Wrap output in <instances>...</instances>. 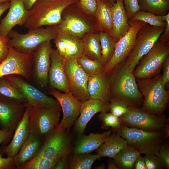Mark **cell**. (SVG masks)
<instances>
[{
	"label": "cell",
	"instance_id": "obj_1",
	"mask_svg": "<svg viewBox=\"0 0 169 169\" xmlns=\"http://www.w3.org/2000/svg\"><path fill=\"white\" fill-rule=\"evenodd\" d=\"M136 79L125 60L119 64L110 73V101L117 100L129 106L139 108L143 99Z\"/></svg>",
	"mask_w": 169,
	"mask_h": 169
},
{
	"label": "cell",
	"instance_id": "obj_2",
	"mask_svg": "<svg viewBox=\"0 0 169 169\" xmlns=\"http://www.w3.org/2000/svg\"><path fill=\"white\" fill-rule=\"evenodd\" d=\"M79 0H38L28 11L24 26L29 29L44 25L55 26L60 23L64 10Z\"/></svg>",
	"mask_w": 169,
	"mask_h": 169
},
{
	"label": "cell",
	"instance_id": "obj_3",
	"mask_svg": "<svg viewBox=\"0 0 169 169\" xmlns=\"http://www.w3.org/2000/svg\"><path fill=\"white\" fill-rule=\"evenodd\" d=\"M136 81L143 99L141 109L152 114L162 115L168 105L169 91L162 83V74L150 78L137 79Z\"/></svg>",
	"mask_w": 169,
	"mask_h": 169
},
{
	"label": "cell",
	"instance_id": "obj_4",
	"mask_svg": "<svg viewBox=\"0 0 169 169\" xmlns=\"http://www.w3.org/2000/svg\"><path fill=\"white\" fill-rule=\"evenodd\" d=\"M116 130L117 134L127 141L128 145L145 155L157 156L165 137L164 132L161 131H149L125 125H121Z\"/></svg>",
	"mask_w": 169,
	"mask_h": 169
},
{
	"label": "cell",
	"instance_id": "obj_5",
	"mask_svg": "<svg viewBox=\"0 0 169 169\" xmlns=\"http://www.w3.org/2000/svg\"><path fill=\"white\" fill-rule=\"evenodd\" d=\"M57 34L54 26L32 28L25 34L12 30L7 36L9 38L8 45L21 53L33 52L42 43L54 39Z\"/></svg>",
	"mask_w": 169,
	"mask_h": 169
},
{
	"label": "cell",
	"instance_id": "obj_6",
	"mask_svg": "<svg viewBox=\"0 0 169 169\" xmlns=\"http://www.w3.org/2000/svg\"><path fill=\"white\" fill-rule=\"evenodd\" d=\"M169 56V41L159 39L152 47L140 59L133 72L137 79L152 78L161 71L163 64Z\"/></svg>",
	"mask_w": 169,
	"mask_h": 169
},
{
	"label": "cell",
	"instance_id": "obj_7",
	"mask_svg": "<svg viewBox=\"0 0 169 169\" xmlns=\"http://www.w3.org/2000/svg\"><path fill=\"white\" fill-rule=\"evenodd\" d=\"M165 29V27L146 24L139 30L134 46L125 59L131 72L141 58L152 47Z\"/></svg>",
	"mask_w": 169,
	"mask_h": 169
},
{
	"label": "cell",
	"instance_id": "obj_8",
	"mask_svg": "<svg viewBox=\"0 0 169 169\" xmlns=\"http://www.w3.org/2000/svg\"><path fill=\"white\" fill-rule=\"evenodd\" d=\"M60 23L54 26L58 33H66L82 38L87 33L96 32L94 24L79 9L76 3L68 6L64 10Z\"/></svg>",
	"mask_w": 169,
	"mask_h": 169
},
{
	"label": "cell",
	"instance_id": "obj_9",
	"mask_svg": "<svg viewBox=\"0 0 169 169\" xmlns=\"http://www.w3.org/2000/svg\"><path fill=\"white\" fill-rule=\"evenodd\" d=\"M61 107L32 106L29 119L30 133L42 136L55 130L59 124Z\"/></svg>",
	"mask_w": 169,
	"mask_h": 169
},
{
	"label": "cell",
	"instance_id": "obj_10",
	"mask_svg": "<svg viewBox=\"0 0 169 169\" xmlns=\"http://www.w3.org/2000/svg\"><path fill=\"white\" fill-rule=\"evenodd\" d=\"M66 130L56 129L43 136L42 145L34 157L58 161L62 156L69 155L70 140Z\"/></svg>",
	"mask_w": 169,
	"mask_h": 169
},
{
	"label": "cell",
	"instance_id": "obj_11",
	"mask_svg": "<svg viewBox=\"0 0 169 169\" xmlns=\"http://www.w3.org/2000/svg\"><path fill=\"white\" fill-rule=\"evenodd\" d=\"M120 118L121 123L125 125L149 131L163 130L167 121L163 114L153 115L139 108L131 106H129L127 112Z\"/></svg>",
	"mask_w": 169,
	"mask_h": 169
},
{
	"label": "cell",
	"instance_id": "obj_12",
	"mask_svg": "<svg viewBox=\"0 0 169 169\" xmlns=\"http://www.w3.org/2000/svg\"><path fill=\"white\" fill-rule=\"evenodd\" d=\"M129 30L115 43L114 54L105 65L104 72L110 74L114 69L122 61L126 59L135 44L137 33L139 30L146 24L139 20L130 21Z\"/></svg>",
	"mask_w": 169,
	"mask_h": 169
},
{
	"label": "cell",
	"instance_id": "obj_13",
	"mask_svg": "<svg viewBox=\"0 0 169 169\" xmlns=\"http://www.w3.org/2000/svg\"><path fill=\"white\" fill-rule=\"evenodd\" d=\"M9 51L6 58L0 64V77L18 74L28 81L32 80V59L33 52L23 53L8 45Z\"/></svg>",
	"mask_w": 169,
	"mask_h": 169
},
{
	"label": "cell",
	"instance_id": "obj_14",
	"mask_svg": "<svg viewBox=\"0 0 169 169\" xmlns=\"http://www.w3.org/2000/svg\"><path fill=\"white\" fill-rule=\"evenodd\" d=\"M24 96L27 106H36L46 108L60 106L58 101L49 97L39 90L32 85L23 76L18 74H10L5 76Z\"/></svg>",
	"mask_w": 169,
	"mask_h": 169
},
{
	"label": "cell",
	"instance_id": "obj_15",
	"mask_svg": "<svg viewBox=\"0 0 169 169\" xmlns=\"http://www.w3.org/2000/svg\"><path fill=\"white\" fill-rule=\"evenodd\" d=\"M52 49L50 41H46L40 44L33 54L32 80L39 88H45L48 84Z\"/></svg>",
	"mask_w": 169,
	"mask_h": 169
},
{
	"label": "cell",
	"instance_id": "obj_16",
	"mask_svg": "<svg viewBox=\"0 0 169 169\" xmlns=\"http://www.w3.org/2000/svg\"><path fill=\"white\" fill-rule=\"evenodd\" d=\"M64 68L73 95L82 102L90 99L87 90L89 76L78 64L76 59H65Z\"/></svg>",
	"mask_w": 169,
	"mask_h": 169
},
{
	"label": "cell",
	"instance_id": "obj_17",
	"mask_svg": "<svg viewBox=\"0 0 169 169\" xmlns=\"http://www.w3.org/2000/svg\"><path fill=\"white\" fill-rule=\"evenodd\" d=\"M24 104L0 95V128L13 133L22 120L25 111Z\"/></svg>",
	"mask_w": 169,
	"mask_h": 169
},
{
	"label": "cell",
	"instance_id": "obj_18",
	"mask_svg": "<svg viewBox=\"0 0 169 169\" xmlns=\"http://www.w3.org/2000/svg\"><path fill=\"white\" fill-rule=\"evenodd\" d=\"M49 93L58 101L63 112V118L56 129L64 130L70 128L80 114L82 102L75 98L71 92L62 93L51 88Z\"/></svg>",
	"mask_w": 169,
	"mask_h": 169
},
{
	"label": "cell",
	"instance_id": "obj_19",
	"mask_svg": "<svg viewBox=\"0 0 169 169\" xmlns=\"http://www.w3.org/2000/svg\"><path fill=\"white\" fill-rule=\"evenodd\" d=\"M50 59V65L48 75L50 87L64 93L70 92L64 68L65 59L57 49L52 48Z\"/></svg>",
	"mask_w": 169,
	"mask_h": 169
},
{
	"label": "cell",
	"instance_id": "obj_20",
	"mask_svg": "<svg viewBox=\"0 0 169 169\" xmlns=\"http://www.w3.org/2000/svg\"><path fill=\"white\" fill-rule=\"evenodd\" d=\"M32 106H27L23 117L18 125L10 142L7 145H2L0 152L7 157H14L18 152L21 147L30 134L29 119Z\"/></svg>",
	"mask_w": 169,
	"mask_h": 169
},
{
	"label": "cell",
	"instance_id": "obj_21",
	"mask_svg": "<svg viewBox=\"0 0 169 169\" xmlns=\"http://www.w3.org/2000/svg\"><path fill=\"white\" fill-rule=\"evenodd\" d=\"M9 10L1 21L0 35L7 37L16 25H24L28 17V11L25 8L23 0H10Z\"/></svg>",
	"mask_w": 169,
	"mask_h": 169
},
{
	"label": "cell",
	"instance_id": "obj_22",
	"mask_svg": "<svg viewBox=\"0 0 169 169\" xmlns=\"http://www.w3.org/2000/svg\"><path fill=\"white\" fill-rule=\"evenodd\" d=\"M54 40L56 49L65 59H77L83 55L81 38L70 34L58 33Z\"/></svg>",
	"mask_w": 169,
	"mask_h": 169
},
{
	"label": "cell",
	"instance_id": "obj_23",
	"mask_svg": "<svg viewBox=\"0 0 169 169\" xmlns=\"http://www.w3.org/2000/svg\"><path fill=\"white\" fill-rule=\"evenodd\" d=\"M109 103L91 99L83 102L80 116L76 120L74 126L76 133L78 135L83 134L87 124L96 114L109 110Z\"/></svg>",
	"mask_w": 169,
	"mask_h": 169
},
{
	"label": "cell",
	"instance_id": "obj_24",
	"mask_svg": "<svg viewBox=\"0 0 169 169\" xmlns=\"http://www.w3.org/2000/svg\"><path fill=\"white\" fill-rule=\"evenodd\" d=\"M110 74L103 72L89 77L87 90L90 99L110 102Z\"/></svg>",
	"mask_w": 169,
	"mask_h": 169
},
{
	"label": "cell",
	"instance_id": "obj_25",
	"mask_svg": "<svg viewBox=\"0 0 169 169\" xmlns=\"http://www.w3.org/2000/svg\"><path fill=\"white\" fill-rule=\"evenodd\" d=\"M112 36L116 42L129 29L130 25L123 0H116L112 3Z\"/></svg>",
	"mask_w": 169,
	"mask_h": 169
},
{
	"label": "cell",
	"instance_id": "obj_26",
	"mask_svg": "<svg viewBox=\"0 0 169 169\" xmlns=\"http://www.w3.org/2000/svg\"><path fill=\"white\" fill-rule=\"evenodd\" d=\"M44 137L30 133L17 155L13 157L17 169L33 158L42 145Z\"/></svg>",
	"mask_w": 169,
	"mask_h": 169
},
{
	"label": "cell",
	"instance_id": "obj_27",
	"mask_svg": "<svg viewBox=\"0 0 169 169\" xmlns=\"http://www.w3.org/2000/svg\"><path fill=\"white\" fill-rule=\"evenodd\" d=\"M111 131L101 133H91L88 135H79L73 149L74 154L88 153L97 150L108 139Z\"/></svg>",
	"mask_w": 169,
	"mask_h": 169
},
{
	"label": "cell",
	"instance_id": "obj_28",
	"mask_svg": "<svg viewBox=\"0 0 169 169\" xmlns=\"http://www.w3.org/2000/svg\"><path fill=\"white\" fill-rule=\"evenodd\" d=\"M112 4L97 0L96 9L94 15V28L96 31L106 32L112 36Z\"/></svg>",
	"mask_w": 169,
	"mask_h": 169
},
{
	"label": "cell",
	"instance_id": "obj_29",
	"mask_svg": "<svg viewBox=\"0 0 169 169\" xmlns=\"http://www.w3.org/2000/svg\"><path fill=\"white\" fill-rule=\"evenodd\" d=\"M128 145L127 141L116 133L110 135L103 144L97 149L101 157L114 159L117 154Z\"/></svg>",
	"mask_w": 169,
	"mask_h": 169
},
{
	"label": "cell",
	"instance_id": "obj_30",
	"mask_svg": "<svg viewBox=\"0 0 169 169\" xmlns=\"http://www.w3.org/2000/svg\"><path fill=\"white\" fill-rule=\"evenodd\" d=\"M83 55L92 60H100L101 49L99 33L91 32L86 33L81 38Z\"/></svg>",
	"mask_w": 169,
	"mask_h": 169
},
{
	"label": "cell",
	"instance_id": "obj_31",
	"mask_svg": "<svg viewBox=\"0 0 169 169\" xmlns=\"http://www.w3.org/2000/svg\"><path fill=\"white\" fill-rule=\"evenodd\" d=\"M141 154L137 150L128 145L117 154L114 161L119 169H132Z\"/></svg>",
	"mask_w": 169,
	"mask_h": 169
},
{
	"label": "cell",
	"instance_id": "obj_32",
	"mask_svg": "<svg viewBox=\"0 0 169 169\" xmlns=\"http://www.w3.org/2000/svg\"><path fill=\"white\" fill-rule=\"evenodd\" d=\"M140 10L161 16L169 10V0H138Z\"/></svg>",
	"mask_w": 169,
	"mask_h": 169
},
{
	"label": "cell",
	"instance_id": "obj_33",
	"mask_svg": "<svg viewBox=\"0 0 169 169\" xmlns=\"http://www.w3.org/2000/svg\"><path fill=\"white\" fill-rule=\"evenodd\" d=\"M99 35L101 49L100 61L105 66L114 54L115 42L112 36L107 33L100 32Z\"/></svg>",
	"mask_w": 169,
	"mask_h": 169
},
{
	"label": "cell",
	"instance_id": "obj_34",
	"mask_svg": "<svg viewBox=\"0 0 169 169\" xmlns=\"http://www.w3.org/2000/svg\"><path fill=\"white\" fill-rule=\"evenodd\" d=\"M101 157L97 153L74 154L70 159L68 167L71 169H90L94 162Z\"/></svg>",
	"mask_w": 169,
	"mask_h": 169
},
{
	"label": "cell",
	"instance_id": "obj_35",
	"mask_svg": "<svg viewBox=\"0 0 169 169\" xmlns=\"http://www.w3.org/2000/svg\"><path fill=\"white\" fill-rule=\"evenodd\" d=\"M76 60L78 64L89 76L104 72L105 65L100 60H92L84 55Z\"/></svg>",
	"mask_w": 169,
	"mask_h": 169
},
{
	"label": "cell",
	"instance_id": "obj_36",
	"mask_svg": "<svg viewBox=\"0 0 169 169\" xmlns=\"http://www.w3.org/2000/svg\"><path fill=\"white\" fill-rule=\"evenodd\" d=\"M0 95L17 100L24 104L27 102L22 93L5 76L0 77Z\"/></svg>",
	"mask_w": 169,
	"mask_h": 169
},
{
	"label": "cell",
	"instance_id": "obj_37",
	"mask_svg": "<svg viewBox=\"0 0 169 169\" xmlns=\"http://www.w3.org/2000/svg\"><path fill=\"white\" fill-rule=\"evenodd\" d=\"M139 20L144 22L150 25L165 27L166 23L163 21L161 16L152 13L140 10L129 21Z\"/></svg>",
	"mask_w": 169,
	"mask_h": 169
},
{
	"label": "cell",
	"instance_id": "obj_38",
	"mask_svg": "<svg viewBox=\"0 0 169 169\" xmlns=\"http://www.w3.org/2000/svg\"><path fill=\"white\" fill-rule=\"evenodd\" d=\"M57 161L42 157H34L18 169H52Z\"/></svg>",
	"mask_w": 169,
	"mask_h": 169
},
{
	"label": "cell",
	"instance_id": "obj_39",
	"mask_svg": "<svg viewBox=\"0 0 169 169\" xmlns=\"http://www.w3.org/2000/svg\"><path fill=\"white\" fill-rule=\"evenodd\" d=\"M98 118L102 123L101 128L102 129H107L111 127L116 130L121 126V122L120 117L115 116L111 112H101Z\"/></svg>",
	"mask_w": 169,
	"mask_h": 169
},
{
	"label": "cell",
	"instance_id": "obj_40",
	"mask_svg": "<svg viewBox=\"0 0 169 169\" xmlns=\"http://www.w3.org/2000/svg\"><path fill=\"white\" fill-rule=\"evenodd\" d=\"M76 4L85 15L90 18H94L97 8V0H79Z\"/></svg>",
	"mask_w": 169,
	"mask_h": 169
},
{
	"label": "cell",
	"instance_id": "obj_41",
	"mask_svg": "<svg viewBox=\"0 0 169 169\" xmlns=\"http://www.w3.org/2000/svg\"><path fill=\"white\" fill-rule=\"evenodd\" d=\"M128 107L126 104L115 100H110L109 105L110 112L119 117H120L127 112Z\"/></svg>",
	"mask_w": 169,
	"mask_h": 169
},
{
	"label": "cell",
	"instance_id": "obj_42",
	"mask_svg": "<svg viewBox=\"0 0 169 169\" xmlns=\"http://www.w3.org/2000/svg\"><path fill=\"white\" fill-rule=\"evenodd\" d=\"M144 158L147 169H161L165 167L159 158L155 155H145Z\"/></svg>",
	"mask_w": 169,
	"mask_h": 169
},
{
	"label": "cell",
	"instance_id": "obj_43",
	"mask_svg": "<svg viewBox=\"0 0 169 169\" xmlns=\"http://www.w3.org/2000/svg\"><path fill=\"white\" fill-rule=\"evenodd\" d=\"M125 9L129 20L140 10L138 0H123Z\"/></svg>",
	"mask_w": 169,
	"mask_h": 169
},
{
	"label": "cell",
	"instance_id": "obj_44",
	"mask_svg": "<svg viewBox=\"0 0 169 169\" xmlns=\"http://www.w3.org/2000/svg\"><path fill=\"white\" fill-rule=\"evenodd\" d=\"M8 37L0 35V64L7 57L9 51Z\"/></svg>",
	"mask_w": 169,
	"mask_h": 169
},
{
	"label": "cell",
	"instance_id": "obj_45",
	"mask_svg": "<svg viewBox=\"0 0 169 169\" xmlns=\"http://www.w3.org/2000/svg\"><path fill=\"white\" fill-rule=\"evenodd\" d=\"M163 163L165 167L169 168V149L167 146L162 145L157 156Z\"/></svg>",
	"mask_w": 169,
	"mask_h": 169
},
{
	"label": "cell",
	"instance_id": "obj_46",
	"mask_svg": "<svg viewBox=\"0 0 169 169\" xmlns=\"http://www.w3.org/2000/svg\"><path fill=\"white\" fill-rule=\"evenodd\" d=\"M0 152V169H17L13 157L4 158Z\"/></svg>",
	"mask_w": 169,
	"mask_h": 169
},
{
	"label": "cell",
	"instance_id": "obj_47",
	"mask_svg": "<svg viewBox=\"0 0 169 169\" xmlns=\"http://www.w3.org/2000/svg\"><path fill=\"white\" fill-rule=\"evenodd\" d=\"M162 68L163 74H162V82L166 87L168 85L169 83V56L164 61Z\"/></svg>",
	"mask_w": 169,
	"mask_h": 169
},
{
	"label": "cell",
	"instance_id": "obj_48",
	"mask_svg": "<svg viewBox=\"0 0 169 169\" xmlns=\"http://www.w3.org/2000/svg\"><path fill=\"white\" fill-rule=\"evenodd\" d=\"M162 19L166 23L165 29L163 33L160 35L159 39L162 41H169V13L161 16Z\"/></svg>",
	"mask_w": 169,
	"mask_h": 169
},
{
	"label": "cell",
	"instance_id": "obj_49",
	"mask_svg": "<svg viewBox=\"0 0 169 169\" xmlns=\"http://www.w3.org/2000/svg\"><path fill=\"white\" fill-rule=\"evenodd\" d=\"M13 133L6 131L0 129V145L6 144L11 140Z\"/></svg>",
	"mask_w": 169,
	"mask_h": 169
},
{
	"label": "cell",
	"instance_id": "obj_50",
	"mask_svg": "<svg viewBox=\"0 0 169 169\" xmlns=\"http://www.w3.org/2000/svg\"><path fill=\"white\" fill-rule=\"evenodd\" d=\"M69 155H64L61 157L57 161L53 169H64L68 168L67 159Z\"/></svg>",
	"mask_w": 169,
	"mask_h": 169
},
{
	"label": "cell",
	"instance_id": "obj_51",
	"mask_svg": "<svg viewBox=\"0 0 169 169\" xmlns=\"http://www.w3.org/2000/svg\"><path fill=\"white\" fill-rule=\"evenodd\" d=\"M133 167L135 169H147L144 158L140 155L136 159Z\"/></svg>",
	"mask_w": 169,
	"mask_h": 169
},
{
	"label": "cell",
	"instance_id": "obj_52",
	"mask_svg": "<svg viewBox=\"0 0 169 169\" xmlns=\"http://www.w3.org/2000/svg\"><path fill=\"white\" fill-rule=\"evenodd\" d=\"M10 4V1L0 3V18L3 13L9 8Z\"/></svg>",
	"mask_w": 169,
	"mask_h": 169
},
{
	"label": "cell",
	"instance_id": "obj_53",
	"mask_svg": "<svg viewBox=\"0 0 169 169\" xmlns=\"http://www.w3.org/2000/svg\"><path fill=\"white\" fill-rule=\"evenodd\" d=\"M38 0H23L25 9L29 10L34 3Z\"/></svg>",
	"mask_w": 169,
	"mask_h": 169
},
{
	"label": "cell",
	"instance_id": "obj_54",
	"mask_svg": "<svg viewBox=\"0 0 169 169\" xmlns=\"http://www.w3.org/2000/svg\"><path fill=\"white\" fill-rule=\"evenodd\" d=\"M107 169H119V168L115 164L114 161H109L108 163Z\"/></svg>",
	"mask_w": 169,
	"mask_h": 169
},
{
	"label": "cell",
	"instance_id": "obj_55",
	"mask_svg": "<svg viewBox=\"0 0 169 169\" xmlns=\"http://www.w3.org/2000/svg\"><path fill=\"white\" fill-rule=\"evenodd\" d=\"M105 168V166L104 164H102L98 166L96 169H104Z\"/></svg>",
	"mask_w": 169,
	"mask_h": 169
},
{
	"label": "cell",
	"instance_id": "obj_56",
	"mask_svg": "<svg viewBox=\"0 0 169 169\" xmlns=\"http://www.w3.org/2000/svg\"><path fill=\"white\" fill-rule=\"evenodd\" d=\"M105 2H109L110 3H115L116 0H101Z\"/></svg>",
	"mask_w": 169,
	"mask_h": 169
},
{
	"label": "cell",
	"instance_id": "obj_57",
	"mask_svg": "<svg viewBox=\"0 0 169 169\" xmlns=\"http://www.w3.org/2000/svg\"><path fill=\"white\" fill-rule=\"evenodd\" d=\"M8 1H10V0H0V3Z\"/></svg>",
	"mask_w": 169,
	"mask_h": 169
},
{
	"label": "cell",
	"instance_id": "obj_58",
	"mask_svg": "<svg viewBox=\"0 0 169 169\" xmlns=\"http://www.w3.org/2000/svg\"><path fill=\"white\" fill-rule=\"evenodd\" d=\"M46 0L49 1H55L56 0Z\"/></svg>",
	"mask_w": 169,
	"mask_h": 169
}]
</instances>
